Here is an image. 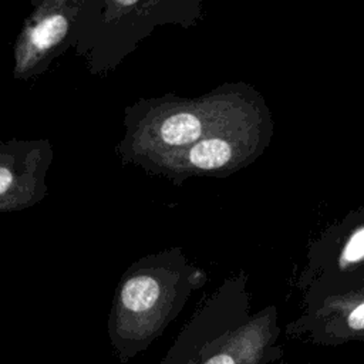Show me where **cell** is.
I'll use <instances>...</instances> for the list:
<instances>
[{"instance_id": "cell-1", "label": "cell", "mask_w": 364, "mask_h": 364, "mask_svg": "<svg viewBox=\"0 0 364 364\" xmlns=\"http://www.w3.org/2000/svg\"><path fill=\"white\" fill-rule=\"evenodd\" d=\"M274 314L247 317L240 307L216 309L196 317L159 364H283Z\"/></svg>"}, {"instance_id": "cell-2", "label": "cell", "mask_w": 364, "mask_h": 364, "mask_svg": "<svg viewBox=\"0 0 364 364\" xmlns=\"http://www.w3.org/2000/svg\"><path fill=\"white\" fill-rule=\"evenodd\" d=\"M47 161L44 142L0 141V213L28 208L41 198Z\"/></svg>"}, {"instance_id": "cell-3", "label": "cell", "mask_w": 364, "mask_h": 364, "mask_svg": "<svg viewBox=\"0 0 364 364\" xmlns=\"http://www.w3.org/2000/svg\"><path fill=\"white\" fill-rule=\"evenodd\" d=\"M200 121L188 112L168 117L161 127V138L168 145H186L200 136Z\"/></svg>"}, {"instance_id": "cell-4", "label": "cell", "mask_w": 364, "mask_h": 364, "mask_svg": "<svg viewBox=\"0 0 364 364\" xmlns=\"http://www.w3.org/2000/svg\"><path fill=\"white\" fill-rule=\"evenodd\" d=\"M191 164L200 169H216L230 159V146L219 138L203 139L189 152Z\"/></svg>"}, {"instance_id": "cell-5", "label": "cell", "mask_w": 364, "mask_h": 364, "mask_svg": "<svg viewBox=\"0 0 364 364\" xmlns=\"http://www.w3.org/2000/svg\"><path fill=\"white\" fill-rule=\"evenodd\" d=\"M363 256H364V230L363 228H358L347 242L344 247L343 259L344 262L354 263V262H360Z\"/></svg>"}, {"instance_id": "cell-6", "label": "cell", "mask_w": 364, "mask_h": 364, "mask_svg": "<svg viewBox=\"0 0 364 364\" xmlns=\"http://www.w3.org/2000/svg\"><path fill=\"white\" fill-rule=\"evenodd\" d=\"M119 4H122V6H132V4H135V1H119Z\"/></svg>"}]
</instances>
